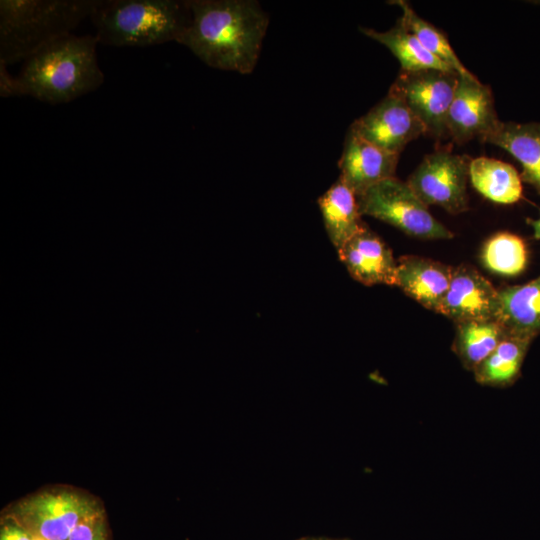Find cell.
<instances>
[{"instance_id": "44dd1931", "label": "cell", "mask_w": 540, "mask_h": 540, "mask_svg": "<svg viewBox=\"0 0 540 540\" xmlns=\"http://www.w3.org/2000/svg\"><path fill=\"white\" fill-rule=\"evenodd\" d=\"M532 339L508 335L495 350L472 371L477 383L490 387H506L519 376Z\"/></svg>"}, {"instance_id": "e0dca14e", "label": "cell", "mask_w": 540, "mask_h": 540, "mask_svg": "<svg viewBox=\"0 0 540 540\" xmlns=\"http://www.w3.org/2000/svg\"><path fill=\"white\" fill-rule=\"evenodd\" d=\"M318 205L326 233L337 250L365 225L356 195L340 178L319 197Z\"/></svg>"}, {"instance_id": "9c48e42d", "label": "cell", "mask_w": 540, "mask_h": 540, "mask_svg": "<svg viewBox=\"0 0 540 540\" xmlns=\"http://www.w3.org/2000/svg\"><path fill=\"white\" fill-rule=\"evenodd\" d=\"M350 129L376 147L396 155L409 142L426 134L421 121L390 90L370 111L356 119Z\"/></svg>"}, {"instance_id": "f1b7e54d", "label": "cell", "mask_w": 540, "mask_h": 540, "mask_svg": "<svg viewBox=\"0 0 540 540\" xmlns=\"http://www.w3.org/2000/svg\"><path fill=\"white\" fill-rule=\"evenodd\" d=\"M32 538H33V540H45V539H43L41 537H38V536H32Z\"/></svg>"}, {"instance_id": "d6986e66", "label": "cell", "mask_w": 540, "mask_h": 540, "mask_svg": "<svg viewBox=\"0 0 540 540\" xmlns=\"http://www.w3.org/2000/svg\"><path fill=\"white\" fill-rule=\"evenodd\" d=\"M360 31L365 36L387 47L399 61L401 71L414 72L436 69L455 72L432 55L399 19L396 25L387 31L380 32L364 27H361Z\"/></svg>"}, {"instance_id": "52a82bcc", "label": "cell", "mask_w": 540, "mask_h": 540, "mask_svg": "<svg viewBox=\"0 0 540 540\" xmlns=\"http://www.w3.org/2000/svg\"><path fill=\"white\" fill-rule=\"evenodd\" d=\"M470 161L450 150L438 149L425 156L406 182L426 206L435 205L450 214H460L469 209Z\"/></svg>"}, {"instance_id": "ba28073f", "label": "cell", "mask_w": 540, "mask_h": 540, "mask_svg": "<svg viewBox=\"0 0 540 540\" xmlns=\"http://www.w3.org/2000/svg\"><path fill=\"white\" fill-rule=\"evenodd\" d=\"M459 74L436 69L401 71L390 87L421 121L426 134L435 139L446 135L447 114Z\"/></svg>"}, {"instance_id": "5b68a950", "label": "cell", "mask_w": 540, "mask_h": 540, "mask_svg": "<svg viewBox=\"0 0 540 540\" xmlns=\"http://www.w3.org/2000/svg\"><path fill=\"white\" fill-rule=\"evenodd\" d=\"M359 212L424 240L451 239L453 233L435 219L407 182L385 179L357 197Z\"/></svg>"}, {"instance_id": "603a6c76", "label": "cell", "mask_w": 540, "mask_h": 540, "mask_svg": "<svg viewBox=\"0 0 540 540\" xmlns=\"http://www.w3.org/2000/svg\"><path fill=\"white\" fill-rule=\"evenodd\" d=\"M483 265L490 271L514 276L521 273L527 262L523 240L511 233H498L489 238L481 251Z\"/></svg>"}, {"instance_id": "8fae6325", "label": "cell", "mask_w": 540, "mask_h": 540, "mask_svg": "<svg viewBox=\"0 0 540 540\" xmlns=\"http://www.w3.org/2000/svg\"><path fill=\"white\" fill-rule=\"evenodd\" d=\"M497 304L498 290L474 267L462 264L452 270L450 286L438 313L455 324L495 320Z\"/></svg>"}, {"instance_id": "ac0fdd59", "label": "cell", "mask_w": 540, "mask_h": 540, "mask_svg": "<svg viewBox=\"0 0 540 540\" xmlns=\"http://www.w3.org/2000/svg\"><path fill=\"white\" fill-rule=\"evenodd\" d=\"M469 180L476 191L495 203L512 204L522 197V180L517 170L497 159L471 160Z\"/></svg>"}, {"instance_id": "ffe728a7", "label": "cell", "mask_w": 540, "mask_h": 540, "mask_svg": "<svg viewBox=\"0 0 540 540\" xmlns=\"http://www.w3.org/2000/svg\"><path fill=\"white\" fill-rule=\"evenodd\" d=\"M508 336L494 319L456 323L452 349L464 368L473 371Z\"/></svg>"}, {"instance_id": "30bf717a", "label": "cell", "mask_w": 540, "mask_h": 540, "mask_svg": "<svg viewBox=\"0 0 540 540\" xmlns=\"http://www.w3.org/2000/svg\"><path fill=\"white\" fill-rule=\"evenodd\" d=\"M500 123L490 87L477 77L459 75L447 114L448 135L458 144L475 138L485 142Z\"/></svg>"}, {"instance_id": "d4e9b609", "label": "cell", "mask_w": 540, "mask_h": 540, "mask_svg": "<svg viewBox=\"0 0 540 540\" xmlns=\"http://www.w3.org/2000/svg\"><path fill=\"white\" fill-rule=\"evenodd\" d=\"M0 540H33V538L26 530L11 522L1 526Z\"/></svg>"}, {"instance_id": "83f0119b", "label": "cell", "mask_w": 540, "mask_h": 540, "mask_svg": "<svg viewBox=\"0 0 540 540\" xmlns=\"http://www.w3.org/2000/svg\"><path fill=\"white\" fill-rule=\"evenodd\" d=\"M530 224L534 230V237L540 239V217L536 220H530Z\"/></svg>"}, {"instance_id": "484cf974", "label": "cell", "mask_w": 540, "mask_h": 540, "mask_svg": "<svg viewBox=\"0 0 540 540\" xmlns=\"http://www.w3.org/2000/svg\"><path fill=\"white\" fill-rule=\"evenodd\" d=\"M1 65L0 94L2 97L16 96V80L6 71V66Z\"/></svg>"}, {"instance_id": "4fadbf2b", "label": "cell", "mask_w": 540, "mask_h": 540, "mask_svg": "<svg viewBox=\"0 0 540 540\" xmlns=\"http://www.w3.org/2000/svg\"><path fill=\"white\" fill-rule=\"evenodd\" d=\"M399 155L386 152L349 128L339 160V178L356 197L373 185L395 177Z\"/></svg>"}, {"instance_id": "cb8c5ba5", "label": "cell", "mask_w": 540, "mask_h": 540, "mask_svg": "<svg viewBox=\"0 0 540 540\" xmlns=\"http://www.w3.org/2000/svg\"><path fill=\"white\" fill-rule=\"evenodd\" d=\"M68 540H107L103 511L82 520L74 528Z\"/></svg>"}, {"instance_id": "7402d4cb", "label": "cell", "mask_w": 540, "mask_h": 540, "mask_svg": "<svg viewBox=\"0 0 540 540\" xmlns=\"http://www.w3.org/2000/svg\"><path fill=\"white\" fill-rule=\"evenodd\" d=\"M391 3L401 8L402 16L399 20L432 55L460 76L476 77L460 61L447 37L435 26L418 16L408 2L397 0Z\"/></svg>"}, {"instance_id": "7a4b0ae2", "label": "cell", "mask_w": 540, "mask_h": 540, "mask_svg": "<svg viewBox=\"0 0 540 540\" xmlns=\"http://www.w3.org/2000/svg\"><path fill=\"white\" fill-rule=\"evenodd\" d=\"M97 44L95 36L69 34L42 48L25 60L15 77L16 95L62 104L98 89L104 74Z\"/></svg>"}, {"instance_id": "277c9868", "label": "cell", "mask_w": 540, "mask_h": 540, "mask_svg": "<svg viewBox=\"0 0 540 540\" xmlns=\"http://www.w3.org/2000/svg\"><path fill=\"white\" fill-rule=\"evenodd\" d=\"M90 18L98 43L147 47L178 43L191 10L189 0H99Z\"/></svg>"}, {"instance_id": "4316f807", "label": "cell", "mask_w": 540, "mask_h": 540, "mask_svg": "<svg viewBox=\"0 0 540 540\" xmlns=\"http://www.w3.org/2000/svg\"><path fill=\"white\" fill-rule=\"evenodd\" d=\"M296 540H351L348 538H333V537H326V536H304L300 537Z\"/></svg>"}, {"instance_id": "5bb4252c", "label": "cell", "mask_w": 540, "mask_h": 540, "mask_svg": "<svg viewBox=\"0 0 540 540\" xmlns=\"http://www.w3.org/2000/svg\"><path fill=\"white\" fill-rule=\"evenodd\" d=\"M453 267L414 255L397 261L396 284L407 296L438 313L449 289Z\"/></svg>"}, {"instance_id": "3957f363", "label": "cell", "mask_w": 540, "mask_h": 540, "mask_svg": "<svg viewBox=\"0 0 540 540\" xmlns=\"http://www.w3.org/2000/svg\"><path fill=\"white\" fill-rule=\"evenodd\" d=\"M99 0H1L0 64L26 60L72 31Z\"/></svg>"}, {"instance_id": "2e32d148", "label": "cell", "mask_w": 540, "mask_h": 540, "mask_svg": "<svg viewBox=\"0 0 540 540\" xmlns=\"http://www.w3.org/2000/svg\"><path fill=\"white\" fill-rule=\"evenodd\" d=\"M485 142L510 153L522 166L521 180L540 194V123L501 122Z\"/></svg>"}, {"instance_id": "7c38bea8", "label": "cell", "mask_w": 540, "mask_h": 540, "mask_svg": "<svg viewBox=\"0 0 540 540\" xmlns=\"http://www.w3.org/2000/svg\"><path fill=\"white\" fill-rule=\"evenodd\" d=\"M353 279L366 285L396 284L397 261L387 244L366 225L338 250Z\"/></svg>"}, {"instance_id": "9a60e30c", "label": "cell", "mask_w": 540, "mask_h": 540, "mask_svg": "<svg viewBox=\"0 0 540 540\" xmlns=\"http://www.w3.org/2000/svg\"><path fill=\"white\" fill-rule=\"evenodd\" d=\"M495 320L508 335L533 339L540 334V276L498 290Z\"/></svg>"}, {"instance_id": "6da1fadb", "label": "cell", "mask_w": 540, "mask_h": 540, "mask_svg": "<svg viewBox=\"0 0 540 540\" xmlns=\"http://www.w3.org/2000/svg\"><path fill=\"white\" fill-rule=\"evenodd\" d=\"M191 18L179 44L206 65L251 73L260 56L269 18L254 0H189Z\"/></svg>"}, {"instance_id": "8992f818", "label": "cell", "mask_w": 540, "mask_h": 540, "mask_svg": "<svg viewBox=\"0 0 540 540\" xmlns=\"http://www.w3.org/2000/svg\"><path fill=\"white\" fill-rule=\"evenodd\" d=\"M102 511L88 496L68 490L45 491L18 502L9 520L32 536L45 540H68L85 518Z\"/></svg>"}]
</instances>
